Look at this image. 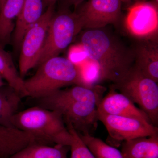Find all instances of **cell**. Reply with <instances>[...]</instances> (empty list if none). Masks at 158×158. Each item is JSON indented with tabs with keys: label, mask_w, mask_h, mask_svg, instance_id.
<instances>
[{
	"label": "cell",
	"mask_w": 158,
	"mask_h": 158,
	"mask_svg": "<svg viewBox=\"0 0 158 158\" xmlns=\"http://www.w3.org/2000/svg\"><path fill=\"white\" fill-rule=\"evenodd\" d=\"M106 88L101 85L87 88L75 85L38 99L40 106L57 111L66 127L79 135H93L98 126V106Z\"/></svg>",
	"instance_id": "cell-1"
},
{
	"label": "cell",
	"mask_w": 158,
	"mask_h": 158,
	"mask_svg": "<svg viewBox=\"0 0 158 158\" xmlns=\"http://www.w3.org/2000/svg\"><path fill=\"white\" fill-rule=\"evenodd\" d=\"M81 42L88 58L98 64L102 82L120 81L135 62L132 49L128 48L113 34L102 28L85 30Z\"/></svg>",
	"instance_id": "cell-2"
},
{
	"label": "cell",
	"mask_w": 158,
	"mask_h": 158,
	"mask_svg": "<svg viewBox=\"0 0 158 158\" xmlns=\"http://www.w3.org/2000/svg\"><path fill=\"white\" fill-rule=\"evenodd\" d=\"M13 127L28 133L47 145L70 146L71 135L61 114L55 110L35 106L17 112Z\"/></svg>",
	"instance_id": "cell-3"
},
{
	"label": "cell",
	"mask_w": 158,
	"mask_h": 158,
	"mask_svg": "<svg viewBox=\"0 0 158 158\" xmlns=\"http://www.w3.org/2000/svg\"><path fill=\"white\" fill-rule=\"evenodd\" d=\"M77 81L76 66L67 58L57 56L39 65L36 73L24 83L29 96L40 99L63 87L77 85Z\"/></svg>",
	"instance_id": "cell-4"
},
{
	"label": "cell",
	"mask_w": 158,
	"mask_h": 158,
	"mask_svg": "<svg viewBox=\"0 0 158 158\" xmlns=\"http://www.w3.org/2000/svg\"><path fill=\"white\" fill-rule=\"evenodd\" d=\"M113 88L124 94L147 114L152 123L157 127L158 85L157 82L145 76L135 65Z\"/></svg>",
	"instance_id": "cell-5"
},
{
	"label": "cell",
	"mask_w": 158,
	"mask_h": 158,
	"mask_svg": "<svg viewBox=\"0 0 158 158\" xmlns=\"http://www.w3.org/2000/svg\"><path fill=\"white\" fill-rule=\"evenodd\" d=\"M82 30L75 12L63 9L56 14L54 13L37 66L50 58L59 56L68 47Z\"/></svg>",
	"instance_id": "cell-6"
},
{
	"label": "cell",
	"mask_w": 158,
	"mask_h": 158,
	"mask_svg": "<svg viewBox=\"0 0 158 158\" xmlns=\"http://www.w3.org/2000/svg\"><path fill=\"white\" fill-rule=\"evenodd\" d=\"M55 4L48 8L37 22L27 31L20 47L19 73L22 78L38 65L49 25L54 15Z\"/></svg>",
	"instance_id": "cell-7"
},
{
	"label": "cell",
	"mask_w": 158,
	"mask_h": 158,
	"mask_svg": "<svg viewBox=\"0 0 158 158\" xmlns=\"http://www.w3.org/2000/svg\"><path fill=\"white\" fill-rule=\"evenodd\" d=\"M124 26L137 40L157 38L158 6L152 1L136 0L127 9Z\"/></svg>",
	"instance_id": "cell-8"
},
{
	"label": "cell",
	"mask_w": 158,
	"mask_h": 158,
	"mask_svg": "<svg viewBox=\"0 0 158 158\" xmlns=\"http://www.w3.org/2000/svg\"><path fill=\"white\" fill-rule=\"evenodd\" d=\"M98 118L106 128L109 142L113 146H119L123 142L135 138L158 133V127L147 125L135 118L109 115L98 111Z\"/></svg>",
	"instance_id": "cell-9"
},
{
	"label": "cell",
	"mask_w": 158,
	"mask_h": 158,
	"mask_svg": "<svg viewBox=\"0 0 158 158\" xmlns=\"http://www.w3.org/2000/svg\"><path fill=\"white\" fill-rule=\"evenodd\" d=\"M121 6L120 0H87L74 12L82 29H100L119 21Z\"/></svg>",
	"instance_id": "cell-10"
},
{
	"label": "cell",
	"mask_w": 158,
	"mask_h": 158,
	"mask_svg": "<svg viewBox=\"0 0 158 158\" xmlns=\"http://www.w3.org/2000/svg\"><path fill=\"white\" fill-rule=\"evenodd\" d=\"M98 111L109 115L135 118L147 125H153L143 110L137 107L127 97L113 88L102 98L98 106Z\"/></svg>",
	"instance_id": "cell-11"
},
{
	"label": "cell",
	"mask_w": 158,
	"mask_h": 158,
	"mask_svg": "<svg viewBox=\"0 0 158 158\" xmlns=\"http://www.w3.org/2000/svg\"><path fill=\"white\" fill-rule=\"evenodd\" d=\"M138 40L132 49L134 65L145 76L158 83V38Z\"/></svg>",
	"instance_id": "cell-12"
},
{
	"label": "cell",
	"mask_w": 158,
	"mask_h": 158,
	"mask_svg": "<svg viewBox=\"0 0 158 158\" xmlns=\"http://www.w3.org/2000/svg\"><path fill=\"white\" fill-rule=\"evenodd\" d=\"M44 144L36 137L14 127L0 125V158H9L31 144Z\"/></svg>",
	"instance_id": "cell-13"
},
{
	"label": "cell",
	"mask_w": 158,
	"mask_h": 158,
	"mask_svg": "<svg viewBox=\"0 0 158 158\" xmlns=\"http://www.w3.org/2000/svg\"><path fill=\"white\" fill-rule=\"evenodd\" d=\"M43 13V0H24L13 33V44L16 49H19L27 31L37 22Z\"/></svg>",
	"instance_id": "cell-14"
},
{
	"label": "cell",
	"mask_w": 158,
	"mask_h": 158,
	"mask_svg": "<svg viewBox=\"0 0 158 158\" xmlns=\"http://www.w3.org/2000/svg\"><path fill=\"white\" fill-rule=\"evenodd\" d=\"M121 145L124 158H158V133L125 141Z\"/></svg>",
	"instance_id": "cell-15"
},
{
	"label": "cell",
	"mask_w": 158,
	"mask_h": 158,
	"mask_svg": "<svg viewBox=\"0 0 158 158\" xmlns=\"http://www.w3.org/2000/svg\"><path fill=\"white\" fill-rule=\"evenodd\" d=\"M24 0H6L0 10V48L4 49L11 41L16 20Z\"/></svg>",
	"instance_id": "cell-16"
},
{
	"label": "cell",
	"mask_w": 158,
	"mask_h": 158,
	"mask_svg": "<svg viewBox=\"0 0 158 158\" xmlns=\"http://www.w3.org/2000/svg\"><path fill=\"white\" fill-rule=\"evenodd\" d=\"M0 76L23 97L29 96L24 80L15 68L11 55L0 48Z\"/></svg>",
	"instance_id": "cell-17"
},
{
	"label": "cell",
	"mask_w": 158,
	"mask_h": 158,
	"mask_svg": "<svg viewBox=\"0 0 158 158\" xmlns=\"http://www.w3.org/2000/svg\"><path fill=\"white\" fill-rule=\"evenodd\" d=\"M22 98L8 85L0 88V125L13 127L11 120L18 112Z\"/></svg>",
	"instance_id": "cell-18"
},
{
	"label": "cell",
	"mask_w": 158,
	"mask_h": 158,
	"mask_svg": "<svg viewBox=\"0 0 158 158\" xmlns=\"http://www.w3.org/2000/svg\"><path fill=\"white\" fill-rule=\"evenodd\" d=\"M70 147L36 144L29 145L9 158H68Z\"/></svg>",
	"instance_id": "cell-19"
},
{
	"label": "cell",
	"mask_w": 158,
	"mask_h": 158,
	"mask_svg": "<svg viewBox=\"0 0 158 158\" xmlns=\"http://www.w3.org/2000/svg\"><path fill=\"white\" fill-rule=\"evenodd\" d=\"M76 66L78 74L77 85L92 88L103 82L101 71L95 61L88 58L85 62Z\"/></svg>",
	"instance_id": "cell-20"
},
{
	"label": "cell",
	"mask_w": 158,
	"mask_h": 158,
	"mask_svg": "<svg viewBox=\"0 0 158 158\" xmlns=\"http://www.w3.org/2000/svg\"><path fill=\"white\" fill-rule=\"evenodd\" d=\"M79 135L95 158H124L120 151L102 139L90 135Z\"/></svg>",
	"instance_id": "cell-21"
},
{
	"label": "cell",
	"mask_w": 158,
	"mask_h": 158,
	"mask_svg": "<svg viewBox=\"0 0 158 158\" xmlns=\"http://www.w3.org/2000/svg\"><path fill=\"white\" fill-rule=\"evenodd\" d=\"M67 128L71 135V142L69 147L71 152L70 158H96L86 146L84 141L71 126Z\"/></svg>",
	"instance_id": "cell-22"
},
{
	"label": "cell",
	"mask_w": 158,
	"mask_h": 158,
	"mask_svg": "<svg viewBox=\"0 0 158 158\" xmlns=\"http://www.w3.org/2000/svg\"><path fill=\"white\" fill-rule=\"evenodd\" d=\"M67 59L74 65H78L88 59V53L81 43L71 46L69 49Z\"/></svg>",
	"instance_id": "cell-23"
},
{
	"label": "cell",
	"mask_w": 158,
	"mask_h": 158,
	"mask_svg": "<svg viewBox=\"0 0 158 158\" xmlns=\"http://www.w3.org/2000/svg\"><path fill=\"white\" fill-rule=\"evenodd\" d=\"M85 1V0H63V3L65 6V8H66L65 9H67L68 7L70 6H73L76 10Z\"/></svg>",
	"instance_id": "cell-24"
},
{
	"label": "cell",
	"mask_w": 158,
	"mask_h": 158,
	"mask_svg": "<svg viewBox=\"0 0 158 158\" xmlns=\"http://www.w3.org/2000/svg\"><path fill=\"white\" fill-rule=\"evenodd\" d=\"M57 1L58 0H44L46 2L48 3L49 5L52 4H55Z\"/></svg>",
	"instance_id": "cell-25"
},
{
	"label": "cell",
	"mask_w": 158,
	"mask_h": 158,
	"mask_svg": "<svg viewBox=\"0 0 158 158\" xmlns=\"http://www.w3.org/2000/svg\"><path fill=\"white\" fill-rule=\"evenodd\" d=\"M5 83L3 81V79L2 77L0 76V88H2L3 86H5Z\"/></svg>",
	"instance_id": "cell-26"
},
{
	"label": "cell",
	"mask_w": 158,
	"mask_h": 158,
	"mask_svg": "<svg viewBox=\"0 0 158 158\" xmlns=\"http://www.w3.org/2000/svg\"><path fill=\"white\" fill-rule=\"evenodd\" d=\"M6 1V0H0V10L2 9V7Z\"/></svg>",
	"instance_id": "cell-27"
},
{
	"label": "cell",
	"mask_w": 158,
	"mask_h": 158,
	"mask_svg": "<svg viewBox=\"0 0 158 158\" xmlns=\"http://www.w3.org/2000/svg\"><path fill=\"white\" fill-rule=\"evenodd\" d=\"M122 3H129L132 2V1H135V0H120Z\"/></svg>",
	"instance_id": "cell-28"
},
{
	"label": "cell",
	"mask_w": 158,
	"mask_h": 158,
	"mask_svg": "<svg viewBox=\"0 0 158 158\" xmlns=\"http://www.w3.org/2000/svg\"><path fill=\"white\" fill-rule=\"evenodd\" d=\"M152 2L153 3H154L155 4H156V6H158V0H152Z\"/></svg>",
	"instance_id": "cell-29"
}]
</instances>
